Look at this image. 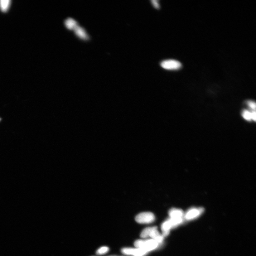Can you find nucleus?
Masks as SVG:
<instances>
[{"instance_id": "nucleus-1", "label": "nucleus", "mask_w": 256, "mask_h": 256, "mask_svg": "<svg viewBox=\"0 0 256 256\" xmlns=\"http://www.w3.org/2000/svg\"><path fill=\"white\" fill-rule=\"evenodd\" d=\"M155 217L152 213L151 212H142L139 214L135 218L136 221L141 224H149L153 222Z\"/></svg>"}, {"instance_id": "nucleus-2", "label": "nucleus", "mask_w": 256, "mask_h": 256, "mask_svg": "<svg viewBox=\"0 0 256 256\" xmlns=\"http://www.w3.org/2000/svg\"><path fill=\"white\" fill-rule=\"evenodd\" d=\"M161 65L162 67L167 70H178L182 67L181 62L174 60H164L161 62Z\"/></svg>"}, {"instance_id": "nucleus-3", "label": "nucleus", "mask_w": 256, "mask_h": 256, "mask_svg": "<svg viewBox=\"0 0 256 256\" xmlns=\"http://www.w3.org/2000/svg\"><path fill=\"white\" fill-rule=\"evenodd\" d=\"M202 207L192 208L190 209L184 215V218L187 220H191L199 217L204 211Z\"/></svg>"}, {"instance_id": "nucleus-4", "label": "nucleus", "mask_w": 256, "mask_h": 256, "mask_svg": "<svg viewBox=\"0 0 256 256\" xmlns=\"http://www.w3.org/2000/svg\"><path fill=\"white\" fill-rule=\"evenodd\" d=\"M122 252L123 254L127 255L133 256H143L148 252L146 250L142 248H125L122 250Z\"/></svg>"}, {"instance_id": "nucleus-5", "label": "nucleus", "mask_w": 256, "mask_h": 256, "mask_svg": "<svg viewBox=\"0 0 256 256\" xmlns=\"http://www.w3.org/2000/svg\"><path fill=\"white\" fill-rule=\"evenodd\" d=\"M158 243L153 239L143 240L142 248L148 252L156 249L158 246Z\"/></svg>"}, {"instance_id": "nucleus-6", "label": "nucleus", "mask_w": 256, "mask_h": 256, "mask_svg": "<svg viewBox=\"0 0 256 256\" xmlns=\"http://www.w3.org/2000/svg\"><path fill=\"white\" fill-rule=\"evenodd\" d=\"M152 239L155 240L158 243L163 242L164 237L161 235L158 231L157 227H153L150 236Z\"/></svg>"}, {"instance_id": "nucleus-7", "label": "nucleus", "mask_w": 256, "mask_h": 256, "mask_svg": "<svg viewBox=\"0 0 256 256\" xmlns=\"http://www.w3.org/2000/svg\"><path fill=\"white\" fill-rule=\"evenodd\" d=\"M75 34L80 39L83 40H87L89 36L85 30L82 27L77 26L74 30Z\"/></svg>"}, {"instance_id": "nucleus-8", "label": "nucleus", "mask_w": 256, "mask_h": 256, "mask_svg": "<svg viewBox=\"0 0 256 256\" xmlns=\"http://www.w3.org/2000/svg\"><path fill=\"white\" fill-rule=\"evenodd\" d=\"M184 214L182 210L179 209L173 208L171 209L169 211V215L171 218H183Z\"/></svg>"}, {"instance_id": "nucleus-9", "label": "nucleus", "mask_w": 256, "mask_h": 256, "mask_svg": "<svg viewBox=\"0 0 256 256\" xmlns=\"http://www.w3.org/2000/svg\"><path fill=\"white\" fill-rule=\"evenodd\" d=\"M172 228L171 225L168 220L164 222L162 224L161 226L162 230L163 232V235H162L163 236V237L167 236L169 234L170 231Z\"/></svg>"}, {"instance_id": "nucleus-10", "label": "nucleus", "mask_w": 256, "mask_h": 256, "mask_svg": "<svg viewBox=\"0 0 256 256\" xmlns=\"http://www.w3.org/2000/svg\"><path fill=\"white\" fill-rule=\"evenodd\" d=\"M65 27L70 30H74L78 26L77 22L70 17H69L65 20Z\"/></svg>"}, {"instance_id": "nucleus-11", "label": "nucleus", "mask_w": 256, "mask_h": 256, "mask_svg": "<svg viewBox=\"0 0 256 256\" xmlns=\"http://www.w3.org/2000/svg\"><path fill=\"white\" fill-rule=\"evenodd\" d=\"M256 115L255 111H253L252 112L250 111L245 110L242 113V116L245 120L248 121H250L253 120L254 121H256Z\"/></svg>"}, {"instance_id": "nucleus-12", "label": "nucleus", "mask_w": 256, "mask_h": 256, "mask_svg": "<svg viewBox=\"0 0 256 256\" xmlns=\"http://www.w3.org/2000/svg\"><path fill=\"white\" fill-rule=\"evenodd\" d=\"M11 2V0H0V9L2 11H7L9 8Z\"/></svg>"}, {"instance_id": "nucleus-13", "label": "nucleus", "mask_w": 256, "mask_h": 256, "mask_svg": "<svg viewBox=\"0 0 256 256\" xmlns=\"http://www.w3.org/2000/svg\"><path fill=\"white\" fill-rule=\"evenodd\" d=\"M153 227H148L144 229L141 233V237L143 238L149 237L150 236L152 230L153 229Z\"/></svg>"}, {"instance_id": "nucleus-14", "label": "nucleus", "mask_w": 256, "mask_h": 256, "mask_svg": "<svg viewBox=\"0 0 256 256\" xmlns=\"http://www.w3.org/2000/svg\"><path fill=\"white\" fill-rule=\"evenodd\" d=\"M109 248L106 247H103L98 249L96 252L98 255H102L106 254L109 251Z\"/></svg>"}, {"instance_id": "nucleus-15", "label": "nucleus", "mask_w": 256, "mask_h": 256, "mask_svg": "<svg viewBox=\"0 0 256 256\" xmlns=\"http://www.w3.org/2000/svg\"><path fill=\"white\" fill-rule=\"evenodd\" d=\"M248 105L249 107L255 111L256 109V104L255 102L252 101H249L248 102Z\"/></svg>"}, {"instance_id": "nucleus-16", "label": "nucleus", "mask_w": 256, "mask_h": 256, "mask_svg": "<svg viewBox=\"0 0 256 256\" xmlns=\"http://www.w3.org/2000/svg\"><path fill=\"white\" fill-rule=\"evenodd\" d=\"M152 3V4L153 6L156 9H159L160 7V5L157 0H152L151 1Z\"/></svg>"}, {"instance_id": "nucleus-17", "label": "nucleus", "mask_w": 256, "mask_h": 256, "mask_svg": "<svg viewBox=\"0 0 256 256\" xmlns=\"http://www.w3.org/2000/svg\"><path fill=\"white\" fill-rule=\"evenodd\" d=\"M1 118H0V121H1Z\"/></svg>"}]
</instances>
